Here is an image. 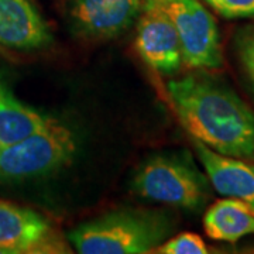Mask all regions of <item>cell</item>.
Returning <instances> with one entry per match:
<instances>
[{"mask_svg": "<svg viewBox=\"0 0 254 254\" xmlns=\"http://www.w3.org/2000/svg\"><path fill=\"white\" fill-rule=\"evenodd\" d=\"M136 48L145 63L160 73L177 72L184 63L177 30L155 0H147L138 16Z\"/></svg>", "mask_w": 254, "mask_h": 254, "instance_id": "obj_7", "label": "cell"}, {"mask_svg": "<svg viewBox=\"0 0 254 254\" xmlns=\"http://www.w3.org/2000/svg\"><path fill=\"white\" fill-rule=\"evenodd\" d=\"M193 147L216 192L245 200L254 208V165L236 157L219 154L195 138Z\"/></svg>", "mask_w": 254, "mask_h": 254, "instance_id": "obj_10", "label": "cell"}, {"mask_svg": "<svg viewBox=\"0 0 254 254\" xmlns=\"http://www.w3.org/2000/svg\"><path fill=\"white\" fill-rule=\"evenodd\" d=\"M1 148H3V145H1V143H0V151H1Z\"/></svg>", "mask_w": 254, "mask_h": 254, "instance_id": "obj_16", "label": "cell"}, {"mask_svg": "<svg viewBox=\"0 0 254 254\" xmlns=\"http://www.w3.org/2000/svg\"><path fill=\"white\" fill-rule=\"evenodd\" d=\"M47 118L24 105L0 82V143L13 144L50 123Z\"/></svg>", "mask_w": 254, "mask_h": 254, "instance_id": "obj_12", "label": "cell"}, {"mask_svg": "<svg viewBox=\"0 0 254 254\" xmlns=\"http://www.w3.org/2000/svg\"><path fill=\"white\" fill-rule=\"evenodd\" d=\"M203 229L212 240L227 243L254 236V208L245 200L226 196L206 210Z\"/></svg>", "mask_w": 254, "mask_h": 254, "instance_id": "obj_11", "label": "cell"}, {"mask_svg": "<svg viewBox=\"0 0 254 254\" xmlns=\"http://www.w3.org/2000/svg\"><path fill=\"white\" fill-rule=\"evenodd\" d=\"M76 140L54 119L33 134L0 151V182H21L50 175L72 160Z\"/></svg>", "mask_w": 254, "mask_h": 254, "instance_id": "obj_3", "label": "cell"}, {"mask_svg": "<svg viewBox=\"0 0 254 254\" xmlns=\"http://www.w3.org/2000/svg\"><path fill=\"white\" fill-rule=\"evenodd\" d=\"M138 196L177 208L199 209L208 196L203 175L190 160L178 155H154L138 167L133 177Z\"/></svg>", "mask_w": 254, "mask_h": 254, "instance_id": "obj_4", "label": "cell"}, {"mask_svg": "<svg viewBox=\"0 0 254 254\" xmlns=\"http://www.w3.org/2000/svg\"><path fill=\"white\" fill-rule=\"evenodd\" d=\"M173 21L180 38L184 64L192 68L222 66V47L213 16L199 0H155Z\"/></svg>", "mask_w": 254, "mask_h": 254, "instance_id": "obj_5", "label": "cell"}, {"mask_svg": "<svg viewBox=\"0 0 254 254\" xmlns=\"http://www.w3.org/2000/svg\"><path fill=\"white\" fill-rule=\"evenodd\" d=\"M237 53L249 86L254 95V28L240 33L237 38Z\"/></svg>", "mask_w": 254, "mask_h": 254, "instance_id": "obj_14", "label": "cell"}, {"mask_svg": "<svg viewBox=\"0 0 254 254\" xmlns=\"http://www.w3.org/2000/svg\"><path fill=\"white\" fill-rule=\"evenodd\" d=\"M177 116L195 140L219 154H254V112L222 82L188 75L167 85Z\"/></svg>", "mask_w": 254, "mask_h": 254, "instance_id": "obj_1", "label": "cell"}, {"mask_svg": "<svg viewBox=\"0 0 254 254\" xmlns=\"http://www.w3.org/2000/svg\"><path fill=\"white\" fill-rule=\"evenodd\" d=\"M173 227L164 212L127 209L82 223L68 237L81 254H144L165 242Z\"/></svg>", "mask_w": 254, "mask_h": 254, "instance_id": "obj_2", "label": "cell"}, {"mask_svg": "<svg viewBox=\"0 0 254 254\" xmlns=\"http://www.w3.org/2000/svg\"><path fill=\"white\" fill-rule=\"evenodd\" d=\"M147 0H72L69 16L73 30L85 38L106 40L131 26Z\"/></svg>", "mask_w": 254, "mask_h": 254, "instance_id": "obj_8", "label": "cell"}, {"mask_svg": "<svg viewBox=\"0 0 254 254\" xmlns=\"http://www.w3.org/2000/svg\"><path fill=\"white\" fill-rule=\"evenodd\" d=\"M0 253H68V250L43 215L0 200Z\"/></svg>", "mask_w": 254, "mask_h": 254, "instance_id": "obj_6", "label": "cell"}, {"mask_svg": "<svg viewBox=\"0 0 254 254\" xmlns=\"http://www.w3.org/2000/svg\"><path fill=\"white\" fill-rule=\"evenodd\" d=\"M50 41L51 33L31 0H0V47L33 51Z\"/></svg>", "mask_w": 254, "mask_h": 254, "instance_id": "obj_9", "label": "cell"}, {"mask_svg": "<svg viewBox=\"0 0 254 254\" xmlns=\"http://www.w3.org/2000/svg\"><path fill=\"white\" fill-rule=\"evenodd\" d=\"M155 252L161 254H206L209 250L199 235L185 232L163 242Z\"/></svg>", "mask_w": 254, "mask_h": 254, "instance_id": "obj_13", "label": "cell"}, {"mask_svg": "<svg viewBox=\"0 0 254 254\" xmlns=\"http://www.w3.org/2000/svg\"><path fill=\"white\" fill-rule=\"evenodd\" d=\"M212 9L226 18L254 17V0H205Z\"/></svg>", "mask_w": 254, "mask_h": 254, "instance_id": "obj_15", "label": "cell"}]
</instances>
